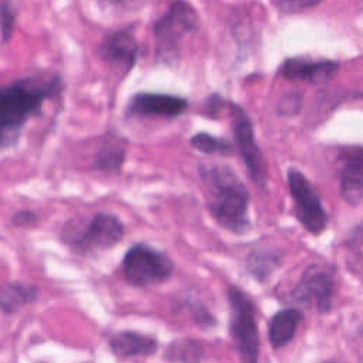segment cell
<instances>
[{
  "instance_id": "cell-1",
  "label": "cell",
  "mask_w": 363,
  "mask_h": 363,
  "mask_svg": "<svg viewBox=\"0 0 363 363\" xmlns=\"http://www.w3.org/2000/svg\"><path fill=\"white\" fill-rule=\"evenodd\" d=\"M64 81L60 74H43L0 85V149L18 143L30 118L40 115L48 99L61 95Z\"/></svg>"
},
{
  "instance_id": "cell-2",
  "label": "cell",
  "mask_w": 363,
  "mask_h": 363,
  "mask_svg": "<svg viewBox=\"0 0 363 363\" xmlns=\"http://www.w3.org/2000/svg\"><path fill=\"white\" fill-rule=\"evenodd\" d=\"M199 176L211 217L223 228L244 234L250 228V196L245 184L231 167L218 163H201Z\"/></svg>"
},
{
  "instance_id": "cell-3",
  "label": "cell",
  "mask_w": 363,
  "mask_h": 363,
  "mask_svg": "<svg viewBox=\"0 0 363 363\" xmlns=\"http://www.w3.org/2000/svg\"><path fill=\"white\" fill-rule=\"evenodd\" d=\"M199 28V16L190 3L174 0L153 23L155 61L173 67L179 62L184 38Z\"/></svg>"
},
{
  "instance_id": "cell-4",
  "label": "cell",
  "mask_w": 363,
  "mask_h": 363,
  "mask_svg": "<svg viewBox=\"0 0 363 363\" xmlns=\"http://www.w3.org/2000/svg\"><path fill=\"white\" fill-rule=\"evenodd\" d=\"M125 225L122 220L106 211L95 213L82 225L64 227L62 241L79 254L106 251L122 241Z\"/></svg>"
},
{
  "instance_id": "cell-5",
  "label": "cell",
  "mask_w": 363,
  "mask_h": 363,
  "mask_svg": "<svg viewBox=\"0 0 363 363\" xmlns=\"http://www.w3.org/2000/svg\"><path fill=\"white\" fill-rule=\"evenodd\" d=\"M174 272L173 259L163 251L136 242L128 248L122 259V274L129 285L147 288L167 281Z\"/></svg>"
},
{
  "instance_id": "cell-6",
  "label": "cell",
  "mask_w": 363,
  "mask_h": 363,
  "mask_svg": "<svg viewBox=\"0 0 363 363\" xmlns=\"http://www.w3.org/2000/svg\"><path fill=\"white\" fill-rule=\"evenodd\" d=\"M227 299L230 303V333L234 347L242 362L258 360L259 336L255 320V308L250 296L237 286H228Z\"/></svg>"
},
{
  "instance_id": "cell-7",
  "label": "cell",
  "mask_w": 363,
  "mask_h": 363,
  "mask_svg": "<svg viewBox=\"0 0 363 363\" xmlns=\"http://www.w3.org/2000/svg\"><path fill=\"white\" fill-rule=\"evenodd\" d=\"M231 116V129L235 139L238 153L251 176L252 182L258 186H264L268 177L267 164L264 156L255 142L254 126L247 112L237 104H227Z\"/></svg>"
},
{
  "instance_id": "cell-8",
  "label": "cell",
  "mask_w": 363,
  "mask_h": 363,
  "mask_svg": "<svg viewBox=\"0 0 363 363\" xmlns=\"http://www.w3.org/2000/svg\"><path fill=\"white\" fill-rule=\"evenodd\" d=\"M288 186L295 201V213L301 224L311 234H320L326 228L329 217L319 196L315 193L305 176L296 169H289Z\"/></svg>"
},
{
  "instance_id": "cell-9",
  "label": "cell",
  "mask_w": 363,
  "mask_h": 363,
  "mask_svg": "<svg viewBox=\"0 0 363 363\" xmlns=\"http://www.w3.org/2000/svg\"><path fill=\"white\" fill-rule=\"evenodd\" d=\"M96 54L111 71L126 77L138 61L139 44L130 28H122L106 34L99 43Z\"/></svg>"
},
{
  "instance_id": "cell-10",
  "label": "cell",
  "mask_w": 363,
  "mask_h": 363,
  "mask_svg": "<svg viewBox=\"0 0 363 363\" xmlns=\"http://www.w3.org/2000/svg\"><path fill=\"white\" fill-rule=\"evenodd\" d=\"M189 108V99L160 92H138L130 96L125 118H162L174 119Z\"/></svg>"
},
{
  "instance_id": "cell-11",
  "label": "cell",
  "mask_w": 363,
  "mask_h": 363,
  "mask_svg": "<svg viewBox=\"0 0 363 363\" xmlns=\"http://www.w3.org/2000/svg\"><path fill=\"white\" fill-rule=\"evenodd\" d=\"M332 291L330 274L318 265H312L303 272L292 296L301 302L313 301L318 312L326 313L332 306Z\"/></svg>"
},
{
  "instance_id": "cell-12",
  "label": "cell",
  "mask_w": 363,
  "mask_h": 363,
  "mask_svg": "<svg viewBox=\"0 0 363 363\" xmlns=\"http://www.w3.org/2000/svg\"><path fill=\"white\" fill-rule=\"evenodd\" d=\"M340 162V194L349 204H359L363 199V147H343Z\"/></svg>"
},
{
  "instance_id": "cell-13",
  "label": "cell",
  "mask_w": 363,
  "mask_h": 363,
  "mask_svg": "<svg viewBox=\"0 0 363 363\" xmlns=\"http://www.w3.org/2000/svg\"><path fill=\"white\" fill-rule=\"evenodd\" d=\"M339 69V64L329 60L289 58L281 67V74L289 81H306L309 84H323L332 79Z\"/></svg>"
},
{
  "instance_id": "cell-14",
  "label": "cell",
  "mask_w": 363,
  "mask_h": 363,
  "mask_svg": "<svg viewBox=\"0 0 363 363\" xmlns=\"http://www.w3.org/2000/svg\"><path fill=\"white\" fill-rule=\"evenodd\" d=\"M111 352L121 359L125 357H147L159 349L155 336H149L135 330H122L108 339Z\"/></svg>"
},
{
  "instance_id": "cell-15",
  "label": "cell",
  "mask_w": 363,
  "mask_h": 363,
  "mask_svg": "<svg viewBox=\"0 0 363 363\" xmlns=\"http://www.w3.org/2000/svg\"><path fill=\"white\" fill-rule=\"evenodd\" d=\"M40 296V288L35 284L24 281H11L0 285V311L11 315L24 306L35 302Z\"/></svg>"
},
{
  "instance_id": "cell-16",
  "label": "cell",
  "mask_w": 363,
  "mask_h": 363,
  "mask_svg": "<svg viewBox=\"0 0 363 363\" xmlns=\"http://www.w3.org/2000/svg\"><path fill=\"white\" fill-rule=\"evenodd\" d=\"M302 319V313L295 308H288L279 311L271 319L268 336L272 347L279 349L291 342L295 335V330Z\"/></svg>"
},
{
  "instance_id": "cell-17",
  "label": "cell",
  "mask_w": 363,
  "mask_h": 363,
  "mask_svg": "<svg viewBox=\"0 0 363 363\" xmlns=\"http://www.w3.org/2000/svg\"><path fill=\"white\" fill-rule=\"evenodd\" d=\"M126 157V147L122 143V139L116 135L105 138L104 143L99 146L95 160L94 169L99 172L118 173L121 172Z\"/></svg>"
},
{
  "instance_id": "cell-18",
  "label": "cell",
  "mask_w": 363,
  "mask_h": 363,
  "mask_svg": "<svg viewBox=\"0 0 363 363\" xmlns=\"http://www.w3.org/2000/svg\"><path fill=\"white\" fill-rule=\"evenodd\" d=\"M204 354L203 345L196 339H176L166 347V362H200Z\"/></svg>"
},
{
  "instance_id": "cell-19",
  "label": "cell",
  "mask_w": 363,
  "mask_h": 363,
  "mask_svg": "<svg viewBox=\"0 0 363 363\" xmlns=\"http://www.w3.org/2000/svg\"><path fill=\"white\" fill-rule=\"evenodd\" d=\"M278 264L279 254L267 250H255L247 258V269L259 282L265 281Z\"/></svg>"
},
{
  "instance_id": "cell-20",
  "label": "cell",
  "mask_w": 363,
  "mask_h": 363,
  "mask_svg": "<svg viewBox=\"0 0 363 363\" xmlns=\"http://www.w3.org/2000/svg\"><path fill=\"white\" fill-rule=\"evenodd\" d=\"M190 146L196 150L206 155H217V156H230L233 153L231 143L224 138H216L207 132L194 133L190 140Z\"/></svg>"
},
{
  "instance_id": "cell-21",
  "label": "cell",
  "mask_w": 363,
  "mask_h": 363,
  "mask_svg": "<svg viewBox=\"0 0 363 363\" xmlns=\"http://www.w3.org/2000/svg\"><path fill=\"white\" fill-rule=\"evenodd\" d=\"M16 23V13L11 9V4L9 0H3L0 3V34L1 41L6 43L10 40Z\"/></svg>"
},
{
  "instance_id": "cell-22",
  "label": "cell",
  "mask_w": 363,
  "mask_h": 363,
  "mask_svg": "<svg viewBox=\"0 0 363 363\" xmlns=\"http://www.w3.org/2000/svg\"><path fill=\"white\" fill-rule=\"evenodd\" d=\"M187 306L190 311V316L197 326L203 329H210L217 323L214 316L201 302H187Z\"/></svg>"
},
{
  "instance_id": "cell-23",
  "label": "cell",
  "mask_w": 363,
  "mask_h": 363,
  "mask_svg": "<svg viewBox=\"0 0 363 363\" xmlns=\"http://www.w3.org/2000/svg\"><path fill=\"white\" fill-rule=\"evenodd\" d=\"M323 0H271V3L284 14H294L315 7Z\"/></svg>"
},
{
  "instance_id": "cell-24",
  "label": "cell",
  "mask_w": 363,
  "mask_h": 363,
  "mask_svg": "<svg viewBox=\"0 0 363 363\" xmlns=\"http://www.w3.org/2000/svg\"><path fill=\"white\" fill-rule=\"evenodd\" d=\"M301 106H302V96L296 92H291V94H286L281 98L277 109L281 115L292 116V115H296L299 112Z\"/></svg>"
},
{
  "instance_id": "cell-25",
  "label": "cell",
  "mask_w": 363,
  "mask_h": 363,
  "mask_svg": "<svg viewBox=\"0 0 363 363\" xmlns=\"http://www.w3.org/2000/svg\"><path fill=\"white\" fill-rule=\"evenodd\" d=\"M225 101L218 95V94H211L207 96V99L204 101L203 105V115L210 116V118H216L217 113L221 111V108L225 105Z\"/></svg>"
},
{
  "instance_id": "cell-26",
  "label": "cell",
  "mask_w": 363,
  "mask_h": 363,
  "mask_svg": "<svg viewBox=\"0 0 363 363\" xmlns=\"http://www.w3.org/2000/svg\"><path fill=\"white\" fill-rule=\"evenodd\" d=\"M11 223L17 227H33L38 223V216L30 210H20L13 216Z\"/></svg>"
},
{
  "instance_id": "cell-27",
  "label": "cell",
  "mask_w": 363,
  "mask_h": 363,
  "mask_svg": "<svg viewBox=\"0 0 363 363\" xmlns=\"http://www.w3.org/2000/svg\"><path fill=\"white\" fill-rule=\"evenodd\" d=\"M109 4H113V6H118V7H130V6H135L138 3H140L142 0H106Z\"/></svg>"
}]
</instances>
